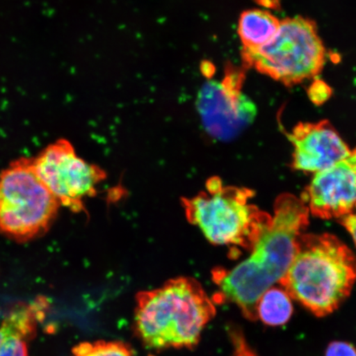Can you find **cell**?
<instances>
[{"instance_id": "1", "label": "cell", "mask_w": 356, "mask_h": 356, "mask_svg": "<svg viewBox=\"0 0 356 356\" xmlns=\"http://www.w3.org/2000/svg\"><path fill=\"white\" fill-rule=\"evenodd\" d=\"M309 210L289 193L275 200L270 224L258 238L252 254L231 270L212 271L221 301L234 304L243 317L255 322L258 301L284 277L295 257L298 238L309 225Z\"/></svg>"}, {"instance_id": "2", "label": "cell", "mask_w": 356, "mask_h": 356, "mask_svg": "<svg viewBox=\"0 0 356 356\" xmlns=\"http://www.w3.org/2000/svg\"><path fill=\"white\" fill-rule=\"evenodd\" d=\"M216 314L213 302L197 280L177 277L138 293L134 329L149 349H193Z\"/></svg>"}, {"instance_id": "3", "label": "cell", "mask_w": 356, "mask_h": 356, "mask_svg": "<svg viewBox=\"0 0 356 356\" xmlns=\"http://www.w3.org/2000/svg\"><path fill=\"white\" fill-rule=\"evenodd\" d=\"M355 282L356 258L345 243L330 234H302L279 283L292 300L326 317L343 304Z\"/></svg>"}, {"instance_id": "4", "label": "cell", "mask_w": 356, "mask_h": 356, "mask_svg": "<svg viewBox=\"0 0 356 356\" xmlns=\"http://www.w3.org/2000/svg\"><path fill=\"white\" fill-rule=\"evenodd\" d=\"M253 195L250 189L224 186L219 177H211L206 191L182 199V207L190 224L209 242L252 251L273 220L250 202Z\"/></svg>"}, {"instance_id": "5", "label": "cell", "mask_w": 356, "mask_h": 356, "mask_svg": "<svg viewBox=\"0 0 356 356\" xmlns=\"http://www.w3.org/2000/svg\"><path fill=\"white\" fill-rule=\"evenodd\" d=\"M245 69L293 87L321 72L326 60V49L320 38L317 25L301 16L280 21L275 37L259 48H243Z\"/></svg>"}, {"instance_id": "6", "label": "cell", "mask_w": 356, "mask_h": 356, "mask_svg": "<svg viewBox=\"0 0 356 356\" xmlns=\"http://www.w3.org/2000/svg\"><path fill=\"white\" fill-rule=\"evenodd\" d=\"M60 204L34 171L32 159H20L0 175V234L19 242L46 233Z\"/></svg>"}, {"instance_id": "7", "label": "cell", "mask_w": 356, "mask_h": 356, "mask_svg": "<svg viewBox=\"0 0 356 356\" xmlns=\"http://www.w3.org/2000/svg\"><path fill=\"white\" fill-rule=\"evenodd\" d=\"M32 162L35 175L60 207L74 212L84 211L86 200L95 197L106 178L102 169L80 158L64 140L47 146Z\"/></svg>"}, {"instance_id": "8", "label": "cell", "mask_w": 356, "mask_h": 356, "mask_svg": "<svg viewBox=\"0 0 356 356\" xmlns=\"http://www.w3.org/2000/svg\"><path fill=\"white\" fill-rule=\"evenodd\" d=\"M243 68L229 66L222 83L211 82L204 87L202 111L207 131L220 140H232L254 121V102L242 92Z\"/></svg>"}, {"instance_id": "9", "label": "cell", "mask_w": 356, "mask_h": 356, "mask_svg": "<svg viewBox=\"0 0 356 356\" xmlns=\"http://www.w3.org/2000/svg\"><path fill=\"white\" fill-rule=\"evenodd\" d=\"M309 213L323 220L343 218L356 209V149L343 160L316 173L302 193Z\"/></svg>"}, {"instance_id": "10", "label": "cell", "mask_w": 356, "mask_h": 356, "mask_svg": "<svg viewBox=\"0 0 356 356\" xmlns=\"http://www.w3.org/2000/svg\"><path fill=\"white\" fill-rule=\"evenodd\" d=\"M288 138L295 148L292 167L296 170L317 173L351 154L327 120L318 123H299Z\"/></svg>"}, {"instance_id": "11", "label": "cell", "mask_w": 356, "mask_h": 356, "mask_svg": "<svg viewBox=\"0 0 356 356\" xmlns=\"http://www.w3.org/2000/svg\"><path fill=\"white\" fill-rule=\"evenodd\" d=\"M39 317L33 306L11 312L0 326V356H29V343L37 334Z\"/></svg>"}, {"instance_id": "12", "label": "cell", "mask_w": 356, "mask_h": 356, "mask_svg": "<svg viewBox=\"0 0 356 356\" xmlns=\"http://www.w3.org/2000/svg\"><path fill=\"white\" fill-rule=\"evenodd\" d=\"M280 21L261 10L244 11L239 17L238 33L243 48L256 49L269 43L277 34Z\"/></svg>"}, {"instance_id": "13", "label": "cell", "mask_w": 356, "mask_h": 356, "mask_svg": "<svg viewBox=\"0 0 356 356\" xmlns=\"http://www.w3.org/2000/svg\"><path fill=\"white\" fill-rule=\"evenodd\" d=\"M291 300L284 289L271 287L258 301L257 319L270 327H280L286 324L293 314Z\"/></svg>"}, {"instance_id": "14", "label": "cell", "mask_w": 356, "mask_h": 356, "mask_svg": "<svg viewBox=\"0 0 356 356\" xmlns=\"http://www.w3.org/2000/svg\"><path fill=\"white\" fill-rule=\"evenodd\" d=\"M72 356H136L130 346L118 341H86L74 347Z\"/></svg>"}, {"instance_id": "15", "label": "cell", "mask_w": 356, "mask_h": 356, "mask_svg": "<svg viewBox=\"0 0 356 356\" xmlns=\"http://www.w3.org/2000/svg\"><path fill=\"white\" fill-rule=\"evenodd\" d=\"M332 95V89L323 80L316 79L308 88L309 99L314 104L321 106L325 104Z\"/></svg>"}, {"instance_id": "16", "label": "cell", "mask_w": 356, "mask_h": 356, "mask_svg": "<svg viewBox=\"0 0 356 356\" xmlns=\"http://www.w3.org/2000/svg\"><path fill=\"white\" fill-rule=\"evenodd\" d=\"M325 356H356V348L349 342L332 341L327 347Z\"/></svg>"}, {"instance_id": "17", "label": "cell", "mask_w": 356, "mask_h": 356, "mask_svg": "<svg viewBox=\"0 0 356 356\" xmlns=\"http://www.w3.org/2000/svg\"><path fill=\"white\" fill-rule=\"evenodd\" d=\"M341 222L353 236L356 245V213H350V215L341 218Z\"/></svg>"}, {"instance_id": "18", "label": "cell", "mask_w": 356, "mask_h": 356, "mask_svg": "<svg viewBox=\"0 0 356 356\" xmlns=\"http://www.w3.org/2000/svg\"><path fill=\"white\" fill-rule=\"evenodd\" d=\"M244 344H236L235 356H256L252 353V351L245 348Z\"/></svg>"}, {"instance_id": "19", "label": "cell", "mask_w": 356, "mask_h": 356, "mask_svg": "<svg viewBox=\"0 0 356 356\" xmlns=\"http://www.w3.org/2000/svg\"><path fill=\"white\" fill-rule=\"evenodd\" d=\"M257 3L261 6H267L269 8H275L280 6V0H257Z\"/></svg>"}]
</instances>
